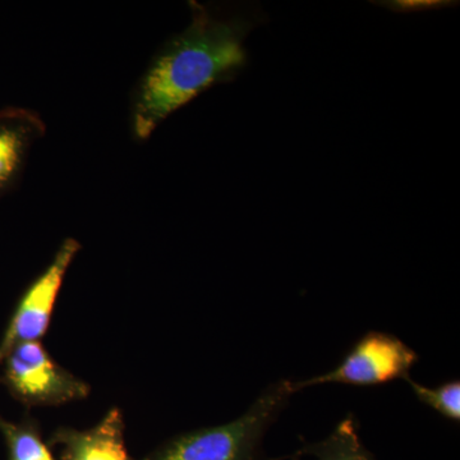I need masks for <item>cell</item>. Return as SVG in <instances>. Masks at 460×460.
<instances>
[{
  "label": "cell",
  "instance_id": "6da1fadb",
  "mask_svg": "<svg viewBox=\"0 0 460 460\" xmlns=\"http://www.w3.org/2000/svg\"><path fill=\"white\" fill-rule=\"evenodd\" d=\"M189 5L190 25L162 45L133 87L129 128L136 141H147L199 93L234 80L247 65L244 41L266 16L251 5Z\"/></svg>",
  "mask_w": 460,
  "mask_h": 460
},
{
  "label": "cell",
  "instance_id": "7a4b0ae2",
  "mask_svg": "<svg viewBox=\"0 0 460 460\" xmlns=\"http://www.w3.org/2000/svg\"><path fill=\"white\" fill-rule=\"evenodd\" d=\"M293 394L292 381H278L238 419L175 436L141 460H281L266 456L262 441Z\"/></svg>",
  "mask_w": 460,
  "mask_h": 460
},
{
  "label": "cell",
  "instance_id": "3957f363",
  "mask_svg": "<svg viewBox=\"0 0 460 460\" xmlns=\"http://www.w3.org/2000/svg\"><path fill=\"white\" fill-rule=\"evenodd\" d=\"M0 383L26 407L84 401L91 387L51 358L41 341L14 345L0 362Z\"/></svg>",
  "mask_w": 460,
  "mask_h": 460
},
{
  "label": "cell",
  "instance_id": "277c9868",
  "mask_svg": "<svg viewBox=\"0 0 460 460\" xmlns=\"http://www.w3.org/2000/svg\"><path fill=\"white\" fill-rule=\"evenodd\" d=\"M419 354L395 335L368 332L345 354L334 370L305 381H292L295 393L308 386L341 384L350 386H378L398 378L410 377Z\"/></svg>",
  "mask_w": 460,
  "mask_h": 460
},
{
  "label": "cell",
  "instance_id": "5b68a950",
  "mask_svg": "<svg viewBox=\"0 0 460 460\" xmlns=\"http://www.w3.org/2000/svg\"><path fill=\"white\" fill-rule=\"evenodd\" d=\"M80 251L81 244L77 239H65L49 265L27 288L0 341V361L14 345L41 341L45 337L66 272Z\"/></svg>",
  "mask_w": 460,
  "mask_h": 460
},
{
  "label": "cell",
  "instance_id": "8992f818",
  "mask_svg": "<svg viewBox=\"0 0 460 460\" xmlns=\"http://www.w3.org/2000/svg\"><path fill=\"white\" fill-rule=\"evenodd\" d=\"M45 132L44 120L31 109H0V199L17 189L30 154Z\"/></svg>",
  "mask_w": 460,
  "mask_h": 460
},
{
  "label": "cell",
  "instance_id": "52a82bcc",
  "mask_svg": "<svg viewBox=\"0 0 460 460\" xmlns=\"http://www.w3.org/2000/svg\"><path fill=\"white\" fill-rule=\"evenodd\" d=\"M124 429L122 411L111 408L89 429H58L49 443L59 450L60 460H131Z\"/></svg>",
  "mask_w": 460,
  "mask_h": 460
},
{
  "label": "cell",
  "instance_id": "ba28073f",
  "mask_svg": "<svg viewBox=\"0 0 460 460\" xmlns=\"http://www.w3.org/2000/svg\"><path fill=\"white\" fill-rule=\"evenodd\" d=\"M311 456L317 460H376L359 438L358 420L353 414L338 423L334 431L317 443L305 444L295 458Z\"/></svg>",
  "mask_w": 460,
  "mask_h": 460
},
{
  "label": "cell",
  "instance_id": "9c48e42d",
  "mask_svg": "<svg viewBox=\"0 0 460 460\" xmlns=\"http://www.w3.org/2000/svg\"><path fill=\"white\" fill-rule=\"evenodd\" d=\"M0 432L7 444L9 460H54L33 420L12 422L0 416Z\"/></svg>",
  "mask_w": 460,
  "mask_h": 460
},
{
  "label": "cell",
  "instance_id": "30bf717a",
  "mask_svg": "<svg viewBox=\"0 0 460 460\" xmlns=\"http://www.w3.org/2000/svg\"><path fill=\"white\" fill-rule=\"evenodd\" d=\"M414 395L423 404L438 411L444 419L459 422L460 420V383L459 380L447 381L436 387L420 385L411 376L405 378Z\"/></svg>",
  "mask_w": 460,
  "mask_h": 460
},
{
  "label": "cell",
  "instance_id": "8fae6325",
  "mask_svg": "<svg viewBox=\"0 0 460 460\" xmlns=\"http://www.w3.org/2000/svg\"><path fill=\"white\" fill-rule=\"evenodd\" d=\"M384 7L393 9L396 12L428 11V9L450 7L453 2H443V0H411V2H383L377 3Z\"/></svg>",
  "mask_w": 460,
  "mask_h": 460
},
{
  "label": "cell",
  "instance_id": "7c38bea8",
  "mask_svg": "<svg viewBox=\"0 0 460 460\" xmlns=\"http://www.w3.org/2000/svg\"><path fill=\"white\" fill-rule=\"evenodd\" d=\"M0 362H2V361H0Z\"/></svg>",
  "mask_w": 460,
  "mask_h": 460
}]
</instances>
